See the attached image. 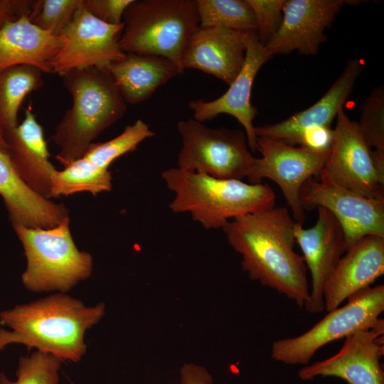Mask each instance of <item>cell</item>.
<instances>
[{"instance_id":"obj_16","label":"cell","mask_w":384,"mask_h":384,"mask_svg":"<svg viewBox=\"0 0 384 384\" xmlns=\"http://www.w3.org/2000/svg\"><path fill=\"white\" fill-rule=\"evenodd\" d=\"M316 208L318 217L312 227L304 228L297 223L294 227L296 243L311 274L309 299L304 306L311 314L324 310L325 284L346 251L344 233L338 221L326 208Z\"/></svg>"},{"instance_id":"obj_14","label":"cell","mask_w":384,"mask_h":384,"mask_svg":"<svg viewBox=\"0 0 384 384\" xmlns=\"http://www.w3.org/2000/svg\"><path fill=\"white\" fill-rule=\"evenodd\" d=\"M353 0H286L281 24L265 45L272 57L293 51L304 55H316L326 41L329 28L341 9L358 4Z\"/></svg>"},{"instance_id":"obj_9","label":"cell","mask_w":384,"mask_h":384,"mask_svg":"<svg viewBox=\"0 0 384 384\" xmlns=\"http://www.w3.org/2000/svg\"><path fill=\"white\" fill-rule=\"evenodd\" d=\"M336 117L332 144L321 172L363 196L384 200V152L366 144L357 122L343 109Z\"/></svg>"},{"instance_id":"obj_36","label":"cell","mask_w":384,"mask_h":384,"mask_svg":"<svg viewBox=\"0 0 384 384\" xmlns=\"http://www.w3.org/2000/svg\"><path fill=\"white\" fill-rule=\"evenodd\" d=\"M6 149H7L6 144L4 142V139L2 136V133L0 130V150L6 153Z\"/></svg>"},{"instance_id":"obj_20","label":"cell","mask_w":384,"mask_h":384,"mask_svg":"<svg viewBox=\"0 0 384 384\" xmlns=\"http://www.w3.org/2000/svg\"><path fill=\"white\" fill-rule=\"evenodd\" d=\"M6 154L20 178L36 193L49 199L51 178L56 170L49 161L50 154L43 128L31 108L16 128L2 132Z\"/></svg>"},{"instance_id":"obj_15","label":"cell","mask_w":384,"mask_h":384,"mask_svg":"<svg viewBox=\"0 0 384 384\" xmlns=\"http://www.w3.org/2000/svg\"><path fill=\"white\" fill-rule=\"evenodd\" d=\"M245 42L247 49L243 67L228 90L211 101L191 100L188 107L193 112V119L201 122L213 119L221 114L235 117L242 126L248 146L254 152L257 150L253 125L257 110L251 103L252 88L259 70L272 56L260 41L256 31L246 32Z\"/></svg>"},{"instance_id":"obj_7","label":"cell","mask_w":384,"mask_h":384,"mask_svg":"<svg viewBox=\"0 0 384 384\" xmlns=\"http://www.w3.org/2000/svg\"><path fill=\"white\" fill-rule=\"evenodd\" d=\"M177 129L182 143L178 168L221 179H248L252 174L257 158L242 131L212 128L194 119L179 121Z\"/></svg>"},{"instance_id":"obj_21","label":"cell","mask_w":384,"mask_h":384,"mask_svg":"<svg viewBox=\"0 0 384 384\" xmlns=\"http://www.w3.org/2000/svg\"><path fill=\"white\" fill-rule=\"evenodd\" d=\"M0 196L13 224L50 228L69 216L63 203H55L32 190L18 175L6 153L0 150Z\"/></svg>"},{"instance_id":"obj_28","label":"cell","mask_w":384,"mask_h":384,"mask_svg":"<svg viewBox=\"0 0 384 384\" xmlns=\"http://www.w3.org/2000/svg\"><path fill=\"white\" fill-rule=\"evenodd\" d=\"M62 363L50 353L37 351L30 356L19 358L16 381L0 373V384H58Z\"/></svg>"},{"instance_id":"obj_8","label":"cell","mask_w":384,"mask_h":384,"mask_svg":"<svg viewBox=\"0 0 384 384\" xmlns=\"http://www.w3.org/2000/svg\"><path fill=\"white\" fill-rule=\"evenodd\" d=\"M346 304L329 313L305 333L274 341L273 360L287 365H308L316 352L329 343L375 325L384 311V285L368 287L350 297Z\"/></svg>"},{"instance_id":"obj_5","label":"cell","mask_w":384,"mask_h":384,"mask_svg":"<svg viewBox=\"0 0 384 384\" xmlns=\"http://www.w3.org/2000/svg\"><path fill=\"white\" fill-rule=\"evenodd\" d=\"M122 21L124 53L164 57L183 72L182 58L200 27L195 0H133Z\"/></svg>"},{"instance_id":"obj_31","label":"cell","mask_w":384,"mask_h":384,"mask_svg":"<svg viewBox=\"0 0 384 384\" xmlns=\"http://www.w3.org/2000/svg\"><path fill=\"white\" fill-rule=\"evenodd\" d=\"M257 24V34L264 46L278 30L286 0H247Z\"/></svg>"},{"instance_id":"obj_2","label":"cell","mask_w":384,"mask_h":384,"mask_svg":"<svg viewBox=\"0 0 384 384\" xmlns=\"http://www.w3.org/2000/svg\"><path fill=\"white\" fill-rule=\"evenodd\" d=\"M105 314V304L87 306L81 300L58 292L16 305L0 313V351L12 343L28 350L50 353L65 361L78 362L87 351L86 331Z\"/></svg>"},{"instance_id":"obj_13","label":"cell","mask_w":384,"mask_h":384,"mask_svg":"<svg viewBox=\"0 0 384 384\" xmlns=\"http://www.w3.org/2000/svg\"><path fill=\"white\" fill-rule=\"evenodd\" d=\"M334 356L304 366L298 372L304 381L318 376L336 377L348 384H384L381 358L384 355V321L345 338Z\"/></svg>"},{"instance_id":"obj_4","label":"cell","mask_w":384,"mask_h":384,"mask_svg":"<svg viewBox=\"0 0 384 384\" xmlns=\"http://www.w3.org/2000/svg\"><path fill=\"white\" fill-rule=\"evenodd\" d=\"M161 176L174 194L171 210L189 213L206 230L222 228L236 218L275 206L274 191L266 183L217 178L178 167Z\"/></svg>"},{"instance_id":"obj_30","label":"cell","mask_w":384,"mask_h":384,"mask_svg":"<svg viewBox=\"0 0 384 384\" xmlns=\"http://www.w3.org/2000/svg\"><path fill=\"white\" fill-rule=\"evenodd\" d=\"M359 132L366 144L373 150L384 152V88L373 89L361 105Z\"/></svg>"},{"instance_id":"obj_27","label":"cell","mask_w":384,"mask_h":384,"mask_svg":"<svg viewBox=\"0 0 384 384\" xmlns=\"http://www.w3.org/2000/svg\"><path fill=\"white\" fill-rule=\"evenodd\" d=\"M154 135V132L146 122L137 119L132 124L126 126L116 137L105 142L91 144L83 156L98 166L108 169L116 159L135 151L142 142Z\"/></svg>"},{"instance_id":"obj_3","label":"cell","mask_w":384,"mask_h":384,"mask_svg":"<svg viewBox=\"0 0 384 384\" xmlns=\"http://www.w3.org/2000/svg\"><path fill=\"white\" fill-rule=\"evenodd\" d=\"M62 77L73 105L55 126L52 139L59 147L55 158L65 167L82 157L93 141L123 117L127 106L107 68L75 69Z\"/></svg>"},{"instance_id":"obj_24","label":"cell","mask_w":384,"mask_h":384,"mask_svg":"<svg viewBox=\"0 0 384 384\" xmlns=\"http://www.w3.org/2000/svg\"><path fill=\"white\" fill-rule=\"evenodd\" d=\"M43 72L31 65L0 70V130L16 128L17 114L25 97L43 85Z\"/></svg>"},{"instance_id":"obj_6","label":"cell","mask_w":384,"mask_h":384,"mask_svg":"<svg viewBox=\"0 0 384 384\" xmlns=\"http://www.w3.org/2000/svg\"><path fill=\"white\" fill-rule=\"evenodd\" d=\"M12 226L23 245L27 261L21 275L27 289L34 292L65 293L91 275L92 257L75 245L69 216L48 229L17 224Z\"/></svg>"},{"instance_id":"obj_11","label":"cell","mask_w":384,"mask_h":384,"mask_svg":"<svg viewBox=\"0 0 384 384\" xmlns=\"http://www.w3.org/2000/svg\"><path fill=\"white\" fill-rule=\"evenodd\" d=\"M257 149L262 157L257 158L248 178L250 183H259L263 178L275 182L283 193L294 220L302 225L305 210L300 200L302 187L306 180L319 176L330 151H315L263 137H257Z\"/></svg>"},{"instance_id":"obj_19","label":"cell","mask_w":384,"mask_h":384,"mask_svg":"<svg viewBox=\"0 0 384 384\" xmlns=\"http://www.w3.org/2000/svg\"><path fill=\"white\" fill-rule=\"evenodd\" d=\"M363 70L358 59H350L334 84L316 103L289 118L274 123L255 127L256 137H263L293 145L306 129L331 126L333 119L348 100Z\"/></svg>"},{"instance_id":"obj_26","label":"cell","mask_w":384,"mask_h":384,"mask_svg":"<svg viewBox=\"0 0 384 384\" xmlns=\"http://www.w3.org/2000/svg\"><path fill=\"white\" fill-rule=\"evenodd\" d=\"M195 4L201 28L257 31L255 18L247 0H195Z\"/></svg>"},{"instance_id":"obj_25","label":"cell","mask_w":384,"mask_h":384,"mask_svg":"<svg viewBox=\"0 0 384 384\" xmlns=\"http://www.w3.org/2000/svg\"><path fill=\"white\" fill-rule=\"evenodd\" d=\"M112 188L111 172L82 156L70 163L63 170L54 171L49 198L81 192H89L96 196L109 192Z\"/></svg>"},{"instance_id":"obj_35","label":"cell","mask_w":384,"mask_h":384,"mask_svg":"<svg viewBox=\"0 0 384 384\" xmlns=\"http://www.w3.org/2000/svg\"><path fill=\"white\" fill-rule=\"evenodd\" d=\"M181 384H213L212 376L202 366L186 363L181 369Z\"/></svg>"},{"instance_id":"obj_23","label":"cell","mask_w":384,"mask_h":384,"mask_svg":"<svg viewBox=\"0 0 384 384\" xmlns=\"http://www.w3.org/2000/svg\"><path fill=\"white\" fill-rule=\"evenodd\" d=\"M126 103H140L156 90L182 72L171 60L161 56L125 53L107 68Z\"/></svg>"},{"instance_id":"obj_33","label":"cell","mask_w":384,"mask_h":384,"mask_svg":"<svg viewBox=\"0 0 384 384\" xmlns=\"http://www.w3.org/2000/svg\"><path fill=\"white\" fill-rule=\"evenodd\" d=\"M333 135L331 126L314 127L305 130L297 144L315 151H329L332 144Z\"/></svg>"},{"instance_id":"obj_34","label":"cell","mask_w":384,"mask_h":384,"mask_svg":"<svg viewBox=\"0 0 384 384\" xmlns=\"http://www.w3.org/2000/svg\"><path fill=\"white\" fill-rule=\"evenodd\" d=\"M35 1L0 0V28L6 23L14 21L31 13Z\"/></svg>"},{"instance_id":"obj_18","label":"cell","mask_w":384,"mask_h":384,"mask_svg":"<svg viewBox=\"0 0 384 384\" xmlns=\"http://www.w3.org/2000/svg\"><path fill=\"white\" fill-rule=\"evenodd\" d=\"M245 33L223 27H199L182 58V70L197 69L230 85L245 60Z\"/></svg>"},{"instance_id":"obj_17","label":"cell","mask_w":384,"mask_h":384,"mask_svg":"<svg viewBox=\"0 0 384 384\" xmlns=\"http://www.w3.org/2000/svg\"><path fill=\"white\" fill-rule=\"evenodd\" d=\"M384 274V238L367 235L339 260L324 289V309L332 311Z\"/></svg>"},{"instance_id":"obj_10","label":"cell","mask_w":384,"mask_h":384,"mask_svg":"<svg viewBox=\"0 0 384 384\" xmlns=\"http://www.w3.org/2000/svg\"><path fill=\"white\" fill-rule=\"evenodd\" d=\"M303 184L300 200L303 208H326L336 218L345 235L346 250L367 235L384 238V200L356 193L331 180L323 173Z\"/></svg>"},{"instance_id":"obj_29","label":"cell","mask_w":384,"mask_h":384,"mask_svg":"<svg viewBox=\"0 0 384 384\" xmlns=\"http://www.w3.org/2000/svg\"><path fill=\"white\" fill-rule=\"evenodd\" d=\"M82 0L35 1L29 16L41 30L59 37L73 21Z\"/></svg>"},{"instance_id":"obj_1","label":"cell","mask_w":384,"mask_h":384,"mask_svg":"<svg viewBox=\"0 0 384 384\" xmlns=\"http://www.w3.org/2000/svg\"><path fill=\"white\" fill-rule=\"evenodd\" d=\"M295 223L287 207L274 206L231 220L222 229L250 279L302 309L310 289L304 258L294 251Z\"/></svg>"},{"instance_id":"obj_32","label":"cell","mask_w":384,"mask_h":384,"mask_svg":"<svg viewBox=\"0 0 384 384\" xmlns=\"http://www.w3.org/2000/svg\"><path fill=\"white\" fill-rule=\"evenodd\" d=\"M133 0H83L84 8L94 17L110 25L123 23V14Z\"/></svg>"},{"instance_id":"obj_12","label":"cell","mask_w":384,"mask_h":384,"mask_svg":"<svg viewBox=\"0 0 384 384\" xmlns=\"http://www.w3.org/2000/svg\"><path fill=\"white\" fill-rule=\"evenodd\" d=\"M82 2L71 23L59 36L63 46L49 63L51 72L61 76L75 69L107 68L125 55L119 46L124 23L102 22L90 14Z\"/></svg>"},{"instance_id":"obj_22","label":"cell","mask_w":384,"mask_h":384,"mask_svg":"<svg viewBox=\"0 0 384 384\" xmlns=\"http://www.w3.org/2000/svg\"><path fill=\"white\" fill-rule=\"evenodd\" d=\"M62 46L60 37L41 30L23 15L0 28V70L31 65L52 73L49 63Z\"/></svg>"}]
</instances>
